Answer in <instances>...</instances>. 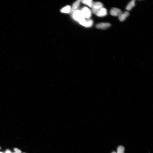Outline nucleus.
<instances>
[{
  "mask_svg": "<svg viewBox=\"0 0 153 153\" xmlns=\"http://www.w3.org/2000/svg\"><path fill=\"white\" fill-rule=\"evenodd\" d=\"M72 15L73 18L79 23L85 18L83 17L81 11L77 10L74 11Z\"/></svg>",
  "mask_w": 153,
  "mask_h": 153,
  "instance_id": "nucleus-1",
  "label": "nucleus"
},
{
  "mask_svg": "<svg viewBox=\"0 0 153 153\" xmlns=\"http://www.w3.org/2000/svg\"><path fill=\"white\" fill-rule=\"evenodd\" d=\"M103 4L101 2L97 1L93 2L92 6V12L95 15L97 11L101 8L103 7Z\"/></svg>",
  "mask_w": 153,
  "mask_h": 153,
  "instance_id": "nucleus-2",
  "label": "nucleus"
},
{
  "mask_svg": "<svg viewBox=\"0 0 153 153\" xmlns=\"http://www.w3.org/2000/svg\"><path fill=\"white\" fill-rule=\"evenodd\" d=\"M82 14L84 17L86 19H90L91 16V11L89 9L86 7L82 8L81 11Z\"/></svg>",
  "mask_w": 153,
  "mask_h": 153,
  "instance_id": "nucleus-3",
  "label": "nucleus"
},
{
  "mask_svg": "<svg viewBox=\"0 0 153 153\" xmlns=\"http://www.w3.org/2000/svg\"><path fill=\"white\" fill-rule=\"evenodd\" d=\"M93 21L92 20L90 19H84L83 20L80 21L79 23L81 25L86 27H90L93 26Z\"/></svg>",
  "mask_w": 153,
  "mask_h": 153,
  "instance_id": "nucleus-4",
  "label": "nucleus"
},
{
  "mask_svg": "<svg viewBox=\"0 0 153 153\" xmlns=\"http://www.w3.org/2000/svg\"><path fill=\"white\" fill-rule=\"evenodd\" d=\"M111 26V24L109 23L102 22L97 24L96 27V28L98 29H106L108 28Z\"/></svg>",
  "mask_w": 153,
  "mask_h": 153,
  "instance_id": "nucleus-5",
  "label": "nucleus"
},
{
  "mask_svg": "<svg viewBox=\"0 0 153 153\" xmlns=\"http://www.w3.org/2000/svg\"><path fill=\"white\" fill-rule=\"evenodd\" d=\"M107 14V9L106 8L103 7L100 9L95 15L98 17H103L106 16Z\"/></svg>",
  "mask_w": 153,
  "mask_h": 153,
  "instance_id": "nucleus-6",
  "label": "nucleus"
},
{
  "mask_svg": "<svg viewBox=\"0 0 153 153\" xmlns=\"http://www.w3.org/2000/svg\"><path fill=\"white\" fill-rule=\"evenodd\" d=\"M122 13L120 9L117 8H112L110 11V14L113 16H118Z\"/></svg>",
  "mask_w": 153,
  "mask_h": 153,
  "instance_id": "nucleus-7",
  "label": "nucleus"
},
{
  "mask_svg": "<svg viewBox=\"0 0 153 153\" xmlns=\"http://www.w3.org/2000/svg\"><path fill=\"white\" fill-rule=\"evenodd\" d=\"M80 1L79 0L74 3L71 10L70 13L71 15L73 14L74 11L77 10V9H78L80 6Z\"/></svg>",
  "mask_w": 153,
  "mask_h": 153,
  "instance_id": "nucleus-8",
  "label": "nucleus"
},
{
  "mask_svg": "<svg viewBox=\"0 0 153 153\" xmlns=\"http://www.w3.org/2000/svg\"><path fill=\"white\" fill-rule=\"evenodd\" d=\"M129 13L127 11H125L123 13H122L118 16V19L120 21L123 22L129 15Z\"/></svg>",
  "mask_w": 153,
  "mask_h": 153,
  "instance_id": "nucleus-9",
  "label": "nucleus"
},
{
  "mask_svg": "<svg viewBox=\"0 0 153 153\" xmlns=\"http://www.w3.org/2000/svg\"><path fill=\"white\" fill-rule=\"evenodd\" d=\"M135 5V1L133 0L130 2L127 6L126 9L128 11L131 10Z\"/></svg>",
  "mask_w": 153,
  "mask_h": 153,
  "instance_id": "nucleus-10",
  "label": "nucleus"
},
{
  "mask_svg": "<svg viewBox=\"0 0 153 153\" xmlns=\"http://www.w3.org/2000/svg\"><path fill=\"white\" fill-rule=\"evenodd\" d=\"M71 7L69 6H67L64 7L61 9V12L65 13V14H68L70 12Z\"/></svg>",
  "mask_w": 153,
  "mask_h": 153,
  "instance_id": "nucleus-11",
  "label": "nucleus"
},
{
  "mask_svg": "<svg viewBox=\"0 0 153 153\" xmlns=\"http://www.w3.org/2000/svg\"><path fill=\"white\" fill-rule=\"evenodd\" d=\"M83 4L86 5L90 7H92L93 2L91 0H83L81 1Z\"/></svg>",
  "mask_w": 153,
  "mask_h": 153,
  "instance_id": "nucleus-12",
  "label": "nucleus"
},
{
  "mask_svg": "<svg viewBox=\"0 0 153 153\" xmlns=\"http://www.w3.org/2000/svg\"><path fill=\"white\" fill-rule=\"evenodd\" d=\"M125 148L122 146H120L117 148V152L116 153H124Z\"/></svg>",
  "mask_w": 153,
  "mask_h": 153,
  "instance_id": "nucleus-13",
  "label": "nucleus"
},
{
  "mask_svg": "<svg viewBox=\"0 0 153 153\" xmlns=\"http://www.w3.org/2000/svg\"><path fill=\"white\" fill-rule=\"evenodd\" d=\"M15 151L17 153H21V151L18 149L17 148H15L14 149Z\"/></svg>",
  "mask_w": 153,
  "mask_h": 153,
  "instance_id": "nucleus-14",
  "label": "nucleus"
},
{
  "mask_svg": "<svg viewBox=\"0 0 153 153\" xmlns=\"http://www.w3.org/2000/svg\"><path fill=\"white\" fill-rule=\"evenodd\" d=\"M6 153H11V151L9 149H7V150Z\"/></svg>",
  "mask_w": 153,
  "mask_h": 153,
  "instance_id": "nucleus-15",
  "label": "nucleus"
},
{
  "mask_svg": "<svg viewBox=\"0 0 153 153\" xmlns=\"http://www.w3.org/2000/svg\"><path fill=\"white\" fill-rule=\"evenodd\" d=\"M111 153H116V152H115V151H113V152H112Z\"/></svg>",
  "mask_w": 153,
  "mask_h": 153,
  "instance_id": "nucleus-16",
  "label": "nucleus"
},
{
  "mask_svg": "<svg viewBox=\"0 0 153 153\" xmlns=\"http://www.w3.org/2000/svg\"><path fill=\"white\" fill-rule=\"evenodd\" d=\"M0 153H2V152H0Z\"/></svg>",
  "mask_w": 153,
  "mask_h": 153,
  "instance_id": "nucleus-17",
  "label": "nucleus"
},
{
  "mask_svg": "<svg viewBox=\"0 0 153 153\" xmlns=\"http://www.w3.org/2000/svg\"><path fill=\"white\" fill-rule=\"evenodd\" d=\"M0 149H1V147H0Z\"/></svg>",
  "mask_w": 153,
  "mask_h": 153,
  "instance_id": "nucleus-18",
  "label": "nucleus"
},
{
  "mask_svg": "<svg viewBox=\"0 0 153 153\" xmlns=\"http://www.w3.org/2000/svg\"></svg>",
  "mask_w": 153,
  "mask_h": 153,
  "instance_id": "nucleus-19",
  "label": "nucleus"
}]
</instances>
